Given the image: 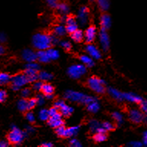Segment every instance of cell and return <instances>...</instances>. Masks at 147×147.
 I'll use <instances>...</instances> for the list:
<instances>
[{
    "mask_svg": "<svg viewBox=\"0 0 147 147\" xmlns=\"http://www.w3.org/2000/svg\"><path fill=\"white\" fill-rule=\"evenodd\" d=\"M64 98H66L67 100L70 101H72V102L84 103L87 105L88 103H91L96 100L94 96H88V95L83 94L81 92L74 91V90H67L64 94Z\"/></svg>",
    "mask_w": 147,
    "mask_h": 147,
    "instance_id": "cell-1",
    "label": "cell"
},
{
    "mask_svg": "<svg viewBox=\"0 0 147 147\" xmlns=\"http://www.w3.org/2000/svg\"><path fill=\"white\" fill-rule=\"evenodd\" d=\"M32 44L36 49L47 50L52 45L51 35L44 33H37L32 37Z\"/></svg>",
    "mask_w": 147,
    "mask_h": 147,
    "instance_id": "cell-2",
    "label": "cell"
},
{
    "mask_svg": "<svg viewBox=\"0 0 147 147\" xmlns=\"http://www.w3.org/2000/svg\"><path fill=\"white\" fill-rule=\"evenodd\" d=\"M25 138V133L16 126H11V130L8 135V140L11 144L18 145L22 142Z\"/></svg>",
    "mask_w": 147,
    "mask_h": 147,
    "instance_id": "cell-3",
    "label": "cell"
},
{
    "mask_svg": "<svg viewBox=\"0 0 147 147\" xmlns=\"http://www.w3.org/2000/svg\"><path fill=\"white\" fill-rule=\"evenodd\" d=\"M88 86L91 90L97 94H103L105 92L106 82L96 77H91L88 80Z\"/></svg>",
    "mask_w": 147,
    "mask_h": 147,
    "instance_id": "cell-4",
    "label": "cell"
},
{
    "mask_svg": "<svg viewBox=\"0 0 147 147\" xmlns=\"http://www.w3.org/2000/svg\"><path fill=\"white\" fill-rule=\"evenodd\" d=\"M11 89L17 91L20 89L21 87L25 85L28 83H29V80L28 76L24 74H18L13 76L11 79Z\"/></svg>",
    "mask_w": 147,
    "mask_h": 147,
    "instance_id": "cell-5",
    "label": "cell"
},
{
    "mask_svg": "<svg viewBox=\"0 0 147 147\" xmlns=\"http://www.w3.org/2000/svg\"><path fill=\"white\" fill-rule=\"evenodd\" d=\"M87 69L84 64H74L67 70V74L73 79H78L86 73Z\"/></svg>",
    "mask_w": 147,
    "mask_h": 147,
    "instance_id": "cell-6",
    "label": "cell"
},
{
    "mask_svg": "<svg viewBox=\"0 0 147 147\" xmlns=\"http://www.w3.org/2000/svg\"><path fill=\"white\" fill-rule=\"evenodd\" d=\"M99 38H100V42L101 48L103 51H107L109 48H110V38L108 35L107 29L101 28L99 33Z\"/></svg>",
    "mask_w": 147,
    "mask_h": 147,
    "instance_id": "cell-7",
    "label": "cell"
},
{
    "mask_svg": "<svg viewBox=\"0 0 147 147\" xmlns=\"http://www.w3.org/2000/svg\"><path fill=\"white\" fill-rule=\"evenodd\" d=\"M88 16H89V10L86 6L80 7L78 11L77 19L78 22L81 26H84L88 22Z\"/></svg>",
    "mask_w": 147,
    "mask_h": 147,
    "instance_id": "cell-8",
    "label": "cell"
},
{
    "mask_svg": "<svg viewBox=\"0 0 147 147\" xmlns=\"http://www.w3.org/2000/svg\"><path fill=\"white\" fill-rule=\"evenodd\" d=\"M129 117L131 121L135 123H140L144 120V115L142 111H140L136 109H132L129 110Z\"/></svg>",
    "mask_w": 147,
    "mask_h": 147,
    "instance_id": "cell-9",
    "label": "cell"
},
{
    "mask_svg": "<svg viewBox=\"0 0 147 147\" xmlns=\"http://www.w3.org/2000/svg\"><path fill=\"white\" fill-rule=\"evenodd\" d=\"M22 57L23 60L27 62H33L35 61L38 59L37 53L30 49H25L22 53Z\"/></svg>",
    "mask_w": 147,
    "mask_h": 147,
    "instance_id": "cell-10",
    "label": "cell"
},
{
    "mask_svg": "<svg viewBox=\"0 0 147 147\" xmlns=\"http://www.w3.org/2000/svg\"><path fill=\"white\" fill-rule=\"evenodd\" d=\"M86 51L89 54V55L94 59L98 60L101 58V53L98 48H96V46L91 44H89L86 47Z\"/></svg>",
    "mask_w": 147,
    "mask_h": 147,
    "instance_id": "cell-11",
    "label": "cell"
},
{
    "mask_svg": "<svg viewBox=\"0 0 147 147\" xmlns=\"http://www.w3.org/2000/svg\"><path fill=\"white\" fill-rule=\"evenodd\" d=\"M96 34V29L94 26H90L87 28L86 32L84 33V38L85 41H87V43H91L93 42Z\"/></svg>",
    "mask_w": 147,
    "mask_h": 147,
    "instance_id": "cell-12",
    "label": "cell"
},
{
    "mask_svg": "<svg viewBox=\"0 0 147 147\" xmlns=\"http://www.w3.org/2000/svg\"><path fill=\"white\" fill-rule=\"evenodd\" d=\"M123 97L124 100H126L136 103H140L143 100L140 96H139L137 94H133V93H130V92L129 93H123Z\"/></svg>",
    "mask_w": 147,
    "mask_h": 147,
    "instance_id": "cell-13",
    "label": "cell"
},
{
    "mask_svg": "<svg viewBox=\"0 0 147 147\" xmlns=\"http://www.w3.org/2000/svg\"><path fill=\"white\" fill-rule=\"evenodd\" d=\"M108 93L110 94V95L112 96L113 98H114L117 100L122 101L124 100L123 93H122V92H120L118 90L115 89V88L109 87L108 88Z\"/></svg>",
    "mask_w": 147,
    "mask_h": 147,
    "instance_id": "cell-14",
    "label": "cell"
},
{
    "mask_svg": "<svg viewBox=\"0 0 147 147\" xmlns=\"http://www.w3.org/2000/svg\"><path fill=\"white\" fill-rule=\"evenodd\" d=\"M101 27L104 29H108L111 26V18L107 13H103L100 17Z\"/></svg>",
    "mask_w": 147,
    "mask_h": 147,
    "instance_id": "cell-15",
    "label": "cell"
},
{
    "mask_svg": "<svg viewBox=\"0 0 147 147\" xmlns=\"http://www.w3.org/2000/svg\"><path fill=\"white\" fill-rule=\"evenodd\" d=\"M37 56H38V60L41 63H48L51 61L46 50H39L37 52Z\"/></svg>",
    "mask_w": 147,
    "mask_h": 147,
    "instance_id": "cell-16",
    "label": "cell"
},
{
    "mask_svg": "<svg viewBox=\"0 0 147 147\" xmlns=\"http://www.w3.org/2000/svg\"><path fill=\"white\" fill-rule=\"evenodd\" d=\"M80 129V126H71L69 128L66 129L65 130V133H64V137H72L77 135V133H78V131Z\"/></svg>",
    "mask_w": 147,
    "mask_h": 147,
    "instance_id": "cell-17",
    "label": "cell"
},
{
    "mask_svg": "<svg viewBox=\"0 0 147 147\" xmlns=\"http://www.w3.org/2000/svg\"><path fill=\"white\" fill-rule=\"evenodd\" d=\"M71 38L73 41H74L75 42H80L83 40V38H84V32L80 29H78L77 31H75L74 32H73L72 34H71Z\"/></svg>",
    "mask_w": 147,
    "mask_h": 147,
    "instance_id": "cell-18",
    "label": "cell"
},
{
    "mask_svg": "<svg viewBox=\"0 0 147 147\" xmlns=\"http://www.w3.org/2000/svg\"><path fill=\"white\" fill-rule=\"evenodd\" d=\"M80 61L82 62L83 64H84L85 66L88 67H92L94 65V60L92 59L91 57L87 56V55H82L80 57Z\"/></svg>",
    "mask_w": 147,
    "mask_h": 147,
    "instance_id": "cell-19",
    "label": "cell"
},
{
    "mask_svg": "<svg viewBox=\"0 0 147 147\" xmlns=\"http://www.w3.org/2000/svg\"><path fill=\"white\" fill-rule=\"evenodd\" d=\"M46 51H47V54H48L51 61L57 60L60 56L59 51L56 49H54V48H48L46 50Z\"/></svg>",
    "mask_w": 147,
    "mask_h": 147,
    "instance_id": "cell-20",
    "label": "cell"
},
{
    "mask_svg": "<svg viewBox=\"0 0 147 147\" xmlns=\"http://www.w3.org/2000/svg\"><path fill=\"white\" fill-rule=\"evenodd\" d=\"M57 11H59V13H61L62 16L67 15L69 12V6L68 5L65 3V2H60L58 5L57 7Z\"/></svg>",
    "mask_w": 147,
    "mask_h": 147,
    "instance_id": "cell-21",
    "label": "cell"
},
{
    "mask_svg": "<svg viewBox=\"0 0 147 147\" xmlns=\"http://www.w3.org/2000/svg\"><path fill=\"white\" fill-rule=\"evenodd\" d=\"M87 110L90 113H95L98 112L99 109H100V104L98 103V102L96 100L93 101L91 103H90L87 104Z\"/></svg>",
    "mask_w": 147,
    "mask_h": 147,
    "instance_id": "cell-22",
    "label": "cell"
},
{
    "mask_svg": "<svg viewBox=\"0 0 147 147\" xmlns=\"http://www.w3.org/2000/svg\"><path fill=\"white\" fill-rule=\"evenodd\" d=\"M48 123L49 126L53 127V128H57V127H58V126L64 125V121L62 120V119H54V118L50 117L49 119L48 120Z\"/></svg>",
    "mask_w": 147,
    "mask_h": 147,
    "instance_id": "cell-23",
    "label": "cell"
},
{
    "mask_svg": "<svg viewBox=\"0 0 147 147\" xmlns=\"http://www.w3.org/2000/svg\"><path fill=\"white\" fill-rule=\"evenodd\" d=\"M99 8L103 11H107L110 8V0H96Z\"/></svg>",
    "mask_w": 147,
    "mask_h": 147,
    "instance_id": "cell-24",
    "label": "cell"
},
{
    "mask_svg": "<svg viewBox=\"0 0 147 147\" xmlns=\"http://www.w3.org/2000/svg\"><path fill=\"white\" fill-rule=\"evenodd\" d=\"M74 111V108L70 107L68 105H66V104H64L63 107H62L61 109H60V112L61 113L64 117H68L70 115L73 113Z\"/></svg>",
    "mask_w": 147,
    "mask_h": 147,
    "instance_id": "cell-25",
    "label": "cell"
},
{
    "mask_svg": "<svg viewBox=\"0 0 147 147\" xmlns=\"http://www.w3.org/2000/svg\"><path fill=\"white\" fill-rule=\"evenodd\" d=\"M66 27H64V25H57L54 28V33L57 36H63L66 34Z\"/></svg>",
    "mask_w": 147,
    "mask_h": 147,
    "instance_id": "cell-26",
    "label": "cell"
},
{
    "mask_svg": "<svg viewBox=\"0 0 147 147\" xmlns=\"http://www.w3.org/2000/svg\"><path fill=\"white\" fill-rule=\"evenodd\" d=\"M18 109L21 112H26L28 110V100L25 99H22L18 102L17 104Z\"/></svg>",
    "mask_w": 147,
    "mask_h": 147,
    "instance_id": "cell-27",
    "label": "cell"
},
{
    "mask_svg": "<svg viewBox=\"0 0 147 147\" xmlns=\"http://www.w3.org/2000/svg\"><path fill=\"white\" fill-rule=\"evenodd\" d=\"M102 126V124L99 123L96 119H90L89 121V127L90 129V130L94 133H96V131L100 126Z\"/></svg>",
    "mask_w": 147,
    "mask_h": 147,
    "instance_id": "cell-28",
    "label": "cell"
},
{
    "mask_svg": "<svg viewBox=\"0 0 147 147\" xmlns=\"http://www.w3.org/2000/svg\"><path fill=\"white\" fill-rule=\"evenodd\" d=\"M53 78V75L51 73L46 72V71H41L38 73V79L41 81H48Z\"/></svg>",
    "mask_w": 147,
    "mask_h": 147,
    "instance_id": "cell-29",
    "label": "cell"
},
{
    "mask_svg": "<svg viewBox=\"0 0 147 147\" xmlns=\"http://www.w3.org/2000/svg\"><path fill=\"white\" fill-rule=\"evenodd\" d=\"M54 87L52 85H51L50 84H43L42 88H41V91L43 92L44 94H53L54 93Z\"/></svg>",
    "mask_w": 147,
    "mask_h": 147,
    "instance_id": "cell-30",
    "label": "cell"
},
{
    "mask_svg": "<svg viewBox=\"0 0 147 147\" xmlns=\"http://www.w3.org/2000/svg\"><path fill=\"white\" fill-rule=\"evenodd\" d=\"M38 117L41 121H48L49 118H50V115H49V113H48V110L42 109V110H40V112L38 113Z\"/></svg>",
    "mask_w": 147,
    "mask_h": 147,
    "instance_id": "cell-31",
    "label": "cell"
},
{
    "mask_svg": "<svg viewBox=\"0 0 147 147\" xmlns=\"http://www.w3.org/2000/svg\"><path fill=\"white\" fill-rule=\"evenodd\" d=\"M11 78L6 73H1L0 74V83L1 84H6L11 81Z\"/></svg>",
    "mask_w": 147,
    "mask_h": 147,
    "instance_id": "cell-32",
    "label": "cell"
},
{
    "mask_svg": "<svg viewBox=\"0 0 147 147\" xmlns=\"http://www.w3.org/2000/svg\"><path fill=\"white\" fill-rule=\"evenodd\" d=\"M94 140L97 142H102L107 140V136L106 133H96L94 135Z\"/></svg>",
    "mask_w": 147,
    "mask_h": 147,
    "instance_id": "cell-33",
    "label": "cell"
},
{
    "mask_svg": "<svg viewBox=\"0 0 147 147\" xmlns=\"http://www.w3.org/2000/svg\"><path fill=\"white\" fill-rule=\"evenodd\" d=\"M113 118L115 119V121L117 122V123L119 125H121L123 123V116H122L118 112H114L113 113Z\"/></svg>",
    "mask_w": 147,
    "mask_h": 147,
    "instance_id": "cell-34",
    "label": "cell"
},
{
    "mask_svg": "<svg viewBox=\"0 0 147 147\" xmlns=\"http://www.w3.org/2000/svg\"><path fill=\"white\" fill-rule=\"evenodd\" d=\"M65 130H66V128L64 127V125L62 126H60L57 128H55V133H57V135L58 136H61V137H64V133H65Z\"/></svg>",
    "mask_w": 147,
    "mask_h": 147,
    "instance_id": "cell-35",
    "label": "cell"
},
{
    "mask_svg": "<svg viewBox=\"0 0 147 147\" xmlns=\"http://www.w3.org/2000/svg\"><path fill=\"white\" fill-rule=\"evenodd\" d=\"M47 4L50 8L52 9H57V5L59 4V0H45Z\"/></svg>",
    "mask_w": 147,
    "mask_h": 147,
    "instance_id": "cell-36",
    "label": "cell"
},
{
    "mask_svg": "<svg viewBox=\"0 0 147 147\" xmlns=\"http://www.w3.org/2000/svg\"><path fill=\"white\" fill-rule=\"evenodd\" d=\"M67 32H68L70 34H72L73 32H74L75 31L78 29V25L77 24H72V25H67L66 26Z\"/></svg>",
    "mask_w": 147,
    "mask_h": 147,
    "instance_id": "cell-37",
    "label": "cell"
},
{
    "mask_svg": "<svg viewBox=\"0 0 147 147\" xmlns=\"http://www.w3.org/2000/svg\"><path fill=\"white\" fill-rule=\"evenodd\" d=\"M140 110L145 114H147V100H142L140 103Z\"/></svg>",
    "mask_w": 147,
    "mask_h": 147,
    "instance_id": "cell-38",
    "label": "cell"
},
{
    "mask_svg": "<svg viewBox=\"0 0 147 147\" xmlns=\"http://www.w3.org/2000/svg\"><path fill=\"white\" fill-rule=\"evenodd\" d=\"M34 69V70H38L39 69V65L34 61L33 62H28V64L25 65V69Z\"/></svg>",
    "mask_w": 147,
    "mask_h": 147,
    "instance_id": "cell-39",
    "label": "cell"
},
{
    "mask_svg": "<svg viewBox=\"0 0 147 147\" xmlns=\"http://www.w3.org/2000/svg\"><path fill=\"white\" fill-rule=\"evenodd\" d=\"M38 104L36 98H31L28 100V110H32Z\"/></svg>",
    "mask_w": 147,
    "mask_h": 147,
    "instance_id": "cell-40",
    "label": "cell"
},
{
    "mask_svg": "<svg viewBox=\"0 0 147 147\" xmlns=\"http://www.w3.org/2000/svg\"><path fill=\"white\" fill-rule=\"evenodd\" d=\"M102 126L107 131H111L113 129H114V126L110 122H104V123H102Z\"/></svg>",
    "mask_w": 147,
    "mask_h": 147,
    "instance_id": "cell-41",
    "label": "cell"
},
{
    "mask_svg": "<svg viewBox=\"0 0 147 147\" xmlns=\"http://www.w3.org/2000/svg\"><path fill=\"white\" fill-rule=\"evenodd\" d=\"M25 118H26V119H27L28 122H30V123H34V120H35L34 115L33 114V113L32 112L26 113V114H25Z\"/></svg>",
    "mask_w": 147,
    "mask_h": 147,
    "instance_id": "cell-42",
    "label": "cell"
},
{
    "mask_svg": "<svg viewBox=\"0 0 147 147\" xmlns=\"http://www.w3.org/2000/svg\"><path fill=\"white\" fill-rule=\"evenodd\" d=\"M42 86H43V83L41 81H37L36 80L33 84V89L34 90H41Z\"/></svg>",
    "mask_w": 147,
    "mask_h": 147,
    "instance_id": "cell-43",
    "label": "cell"
},
{
    "mask_svg": "<svg viewBox=\"0 0 147 147\" xmlns=\"http://www.w3.org/2000/svg\"><path fill=\"white\" fill-rule=\"evenodd\" d=\"M61 47H63L65 50L67 51L71 50V45L69 41H61Z\"/></svg>",
    "mask_w": 147,
    "mask_h": 147,
    "instance_id": "cell-44",
    "label": "cell"
},
{
    "mask_svg": "<svg viewBox=\"0 0 147 147\" xmlns=\"http://www.w3.org/2000/svg\"><path fill=\"white\" fill-rule=\"evenodd\" d=\"M67 25H72V24H76V20L74 17L73 16H67L66 19V23H65Z\"/></svg>",
    "mask_w": 147,
    "mask_h": 147,
    "instance_id": "cell-45",
    "label": "cell"
},
{
    "mask_svg": "<svg viewBox=\"0 0 147 147\" xmlns=\"http://www.w3.org/2000/svg\"><path fill=\"white\" fill-rule=\"evenodd\" d=\"M36 100H37V103H38V105L39 106L43 105L44 103H45V98H44V96H42V95H41V94L37 95Z\"/></svg>",
    "mask_w": 147,
    "mask_h": 147,
    "instance_id": "cell-46",
    "label": "cell"
},
{
    "mask_svg": "<svg viewBox=\"0 0 147 147\" xmlns=\"http://www.w3.org/2000/svg\"><path fill=\"white\" fill-rule=\"evenodd\" d=\"M7 98V93L4 90H0V101L3 103L5 102V100H6Z\"/></svg>",
    "mask_w": 147,
    "mask_h": 147,
    "instance_id": "cell-47",
    "label": "cell"
},
{
    "mask_svg": "<svg viewBox=\"0 0 147 147\" xmlns=\"http://www.w3.org/2000/svg\"><path fill=\"white\" fill-rule=\"evenodd\" d=\"M70 145H71L72 147H80L81 146V143H80L78 140H71V142H70Z\"/></svg>",
    "mask_w": 147,
    "mask_h": 147,
    "instance_id": "cell-48",
    "label": "cell"
},
{
    "mask_svg": "<svg viewBox=\"0 0 147 147\" xmlns=\"http://www.w3.org/2000/svg\"><path fill=\"white\" fill-rule=\"evenodd\" d=\"M64 104H65V103H64V100H57L55 103V107H56L57 109H59L60 110Z\"/></svg>",
    "mask_w": 147,
    "mask_h": 147,
    "instance_id": "cell-49",
    "label": "cell"
},
{
    "mask_svg": "<svg viewBox=\"0 0 147 147\" xmlns=\"http://www.w3.org/2000/svg\"><path fill=\"white\" fill-rule=\"evenodd\" d=\"M30 90L28 88H25V89H23L22 91H21V94H22V96L24 97V98H26L28 96L30 95Z\"/></svg>",
    "mask_w": 147,
    "mask_h": 147,
    "instance_id": "cell-50",
    "label": "cell"
},
{
    "mask_svg": "<svg viewBox=\"0 0 147 147\" xmlns=\"http://www.w3.org/2000/svg\"><path fill=\"white\" fill-rule=\"evenodd\" d=\"M143 145V143L139 141H133L129 143V146H130L132 147H141Z\"/></svg>",
    "mask_w": 147,
    "mask_h": 147,
    "instance_id": "cell-51",
    "label": "cell"
},
{
    "mask_svg": "<svg viewBox=\"0 0 147 147\" xmlns=\"http://www.w3.org/2000/svg\"><path fill=\"white\" fill-rule=\"evenodd\" d=\"M57 110H58V109H57V108L55 107L52 108H51V109H49V110H48V113H49L50 117L54 116L55 114H56V113H57Z\"/></svg>",
    "mask_w": 147,
    "mask_h": 147,
    "instance_id": "cell-52",
    "label": "cell"
},
{
    "mask_svg": "<svg viewBox=\"0 0 147 147\" xmlns=\"http://www.w3.org/2000/svg\"><path fill=\"white\" fill-rule=\"evenodd\" d=\"M51 42H52V45H56L58 42V38L57 37L54 35V34H51Z\"/></svg>",
    "mask_w": 147,
    "mask_h": 147,
    "instance_id": "cell-53",
    "label": "cell"
},
{
    "mask_svg": "<svg viewBox=\"0 0 147 147\" xmlns=\"http://www.w3.org/2000/svg\"><path fill=\"white\" fill-rule=\"evenodd\" d=\"M9 146V142L5 140H2L0 142V147H7Z\"/></svg>",
    "mask_w": 147,
    "mask_h": 147,
    "instance_id": "cell-54",
    "label": "cell"
},
{
    "mask_svg": "<svg viewBox=\"0 0 147 147\" xmlns=\"http://www.w3.org/2000/svg\"><path fill=\"white\" fill-rule=\"evenodd\" d=\"M143 144L147 146V130L143 133Z\"/></svg>",
    "mask_w": 147,
    "mask_h": 147,
    "instance_id": "cell-55",
    "label": "cell"
},
{
    "mask_svg": "<svg viewBox=\"0 0 147 147\" xmlns=\"http://www.w3.org/2000/svg\"><path fill=\"white\" fill-rule=\"evenodd\" d=\"M0 40H1V42H5L6 41V36L4 33H1L0 34Z\"/></svg>",
    "mask_w": 147,
    "mask_h": 147,
    "instance_id": "cell-56",
    "label": "cell"
},
{
    "mask_svg": "<svg viewBox=\"0 0 147 147\" xmlns=\"http://www.w3.org/2000/svg\"><path fill=\"white\" fill-rule=\"evenodd\" d=\"M106 132H107V130H106L105 129L103 128V126H101L100 127L97 129V131H96V133H106Z\"/></svg>",
    "mask_w": 147,
    "mask_h": 147,
    "instance_id": "cell-57",
    "label": "cell"
},
{
    "mask_svg": "<svg viewBox=\"0 0 147 147\" xmlns=\"http://www.w3.org/2000/svg\"><path fill=\"white\" fill-rule=\"evenodd\" d=\"M41 146L43 147H52L53 144L52 143H51V142H44L41 144Z\"/></svg>",
    "mask_w": 147,
    "mask_h": 147,
    "instance_id": "cell-58",
    "label": "cell"
},
{
    "mask_svg": "<svg viewBox=\"0 0 147 147\" xmlns=\"http://www.w3.org/2000/svg\"><path fill=\"white\" fill-rule=\"evenodd\" d=\"M26 132H27L28 133H32V132H34V129L32 128V126H26Z\"/></svg>",
    "mask_w": 147,
    "mask_h": 147,
    "instance_id": "cell-59",
    "label": "cell"
},
{
    "mask_svg": "<svg viewBox=\"0 0 147 147\" xmlns=\"http://www.w3.org/2000/svg\"><path fill=\"white\" fill-rule=\"evenodd\" d=\"M0 53H1V55H2V54H4L5 53V48L3 46H1V47H0Z\"/></svg>",
    "mask_w": 147,
    "mask_h": 147,
    "instance_id": "cell-60",
    "label": "cell"
},
{
    "mask_svg": "<svg viewBox=\"0 0 147 147\" xmlns=\"http://www.w3.org/2000/svg\"><path fill=\"white\" fill-rule=\"evenodd\" d=\"M45 97L47 99H52L53 94H47V95H45Z\"/></svg>",
    "mask_w": 147,
    "mask_h": 147,
    "instance_id": "cell-61",
    "label": "cell"
},
{
    "mask_svg": "<svg viewBox=\"0 0 147 147\" xmlns=\"http://www.w3.org/2000/svg\"><path fill=\"white\" fill-rule=\"evenodd\" d=\"M144 121L147 123V114H146V117H144Z\"/></svg>",
    "mask_w": 147,
    "mask_h": 147,
    "instance_id": "cell-62",
    "label": "cell"
},
{
    "mask_svg": "<svg viewBox=\"0 0 147 147\" xmlns=\"http://www.w3.org/2000/svg\"><path fill=\"white\" fill-rule=\"evenodd\" d=\"M90 1H95V0H90Z\"/></svg>",
    "mask_w": 147,
    "mask_h": 147,
    "instance_id": "cell-63",
    "label": "cell"
}]
</instances>
